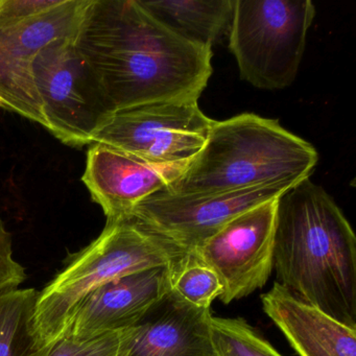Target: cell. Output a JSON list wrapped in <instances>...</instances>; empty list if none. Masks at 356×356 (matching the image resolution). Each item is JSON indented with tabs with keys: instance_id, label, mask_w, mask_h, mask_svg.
<instances>
[{
	"instance_id": "13",
	"label": "cell",
	"mask_w": 356,
	"mask_h": 356,
	"mask_svg": "<svg viewBox=\"0 0 356 356\" xmlns=\"http://www.w3.org/2000/svg\"><path fill=\"white\" fill-rule=\"evenodd\" d=\"M210 308L201 309L172 291L134 327L126 356H218Z\"/></svg>"
},
{
	"instance_id": "20",
	"label": "cell",
	"mask_w": 356,
	"mask_h": 356,
	"mask_svg": "<svg viewBox=\"0 0 356 356\" xmlns=\"http://www.w3.org/2000/svg\"><path fill=\"white\" fill-rule=\"evenodd\" d=\"M26 279V268L13 258L12 235L0 216V296L18 289Z\"/></svg>"
},
{
	"instance_id": "5",
	"label": "cell",
	"mask_w": 356,
	"mask_h": 356,
	"mask_svg": "<svg viewBox=\"0 0 356 356\" xmlns=\"http://www.w3.org/2000/svg\"><path fill=\"white\" fill-rule=\"evenodd\" d=\"M314 17L310 0H235L229 49L241 80L262 90L291 86Z\"/></svg>"
},
{
	"instance_id": "16",
	"label": "cell",
	"mask_w": 356,
	"mask_h": 356,
	"mask_svg": "<svg viewBox=\"0 0 356 356\" xmlns=\"http://www.w3.org/2000/svg\"><path fill=\"white\" fill-rule=\"evenodd\" d=\"M39 291L15 289L0 296V356H47L35 328V308Z\"/></svg>"
},
{
	"instance_id": "18",
	"label": "cell",
	"mask_w": 356,
	"mask_h": 356,
	"mask_svg": "<svg viewBox=\"0 0 356 356\" xmlns=\"http://www.w3.org/2000/svg\"><path fill=\"white\" fill-rule=\"evenodd\" d=\"M210 328L218 356H282L245 318L211 316Z\"/></svg>"
},
{
	"instance_id": "9",
	"label": "cell",
	"mask_w": 356,
	"mask_h": 356,
	"mask_svg": "<svg viewBox=\"0 0 356 356\" xmlns=\"http://www.w3.org/2000/svg\"><path fill=\"white\" fill-rule=\"evenodd\" d=\"M276 200L235 216L193 250L220 277L226 305L262 289L272 274Z\"/></svg>"
},
{
	"instance_id": "10",
	"label": "cell",
	"mask_w": 356,
	"mask_h": 356,
	"mask_svg": "<svg viewBox=\"0 0 356 356\" xmlns=\"http://www.w3.org/2000/svg\"><path fill=\"white\" fill-rule=\"evenodd\" d=\"M295 184L216 195H177L166 188L138 204L131 216L184 252L197 249L238 214L277 199Z\"/></svg>"
},
{
	"instance_id": "11",
	"label": "cell",
	"mask_w": 356,
	"mask_h": 356,
	"mask_svg": "<svg viewBox=\"0 0 356 356\" xmlns=\"http://www.w3.org/2000/svg\"><path fill=\"white\" fill-rule=\"evenodd\" d=\"M191 162V161H189ZM189 162L153 164L105 143H93L82 181L107 220L131 216L143 200L168 187Z\"/></svg>"
},
{
	"instance_id": "2",
	"label": "cell",
	"mask_w": 356,
	"mask_h": 356,
	"mask_svg": "<svg viewBox=\"0 0 356 356\" xmlns=\"http://www.w3.org/2000/svg\"><path fill=\"white\" fill-rule=\"evenodd\" d=\"M276 282L356 328V237L334 200L309 178L276 200Z\"/></svg>"
},
{
	"instance_id": "4",
	"label": "cell",
	"mask_w": 356,
	"mask_h": 356,
	"mask_svg": "<svg viewBox=\"0 0 356 356\" xmlns=\"http://www.w3.org/2000/svg\"><path fill=\"white\" fill-rule=\"evenodd\" d=\"M184 251L134 216L107 220L95 241L70 257L65 268L39 291L35 328L44 346L65 337L85 298L116 278L168 266Z\"/></svg>"
},
{
	"instance_id": "17",
	"label": "cell",
	"mask_w": 356,
	"mask_h": 356,
	"mask_svg": "<svg viewBox=\"0 0 356 356\" xmlns=\"http://www.w3.org/2000/svg\"><path fill=\"white\" fill-rule=\"evenodd\" d=\"M166 268L170 291L195 307L208 309L224 293L220 277L193 251L181 254Z\"/></svg>"
},
{
	"instance_id": "8",
	"label": "cell",
	"mask_w": 356,
	"mask_h": 356,
	"mask_svg": "<svg viewBox=\"0 0 356 356\" xmlns=\"http://www.w3.org/2000/svg\"><path fill=\"white\" fill-rule=\"evenodd\" d=\"M91 0H64L57 9L22 24H0V108L45 128L33 65L47 45L76 39Z\"/></svg>"
},
{
	"instance_id": "15",
	"label": "cell",
	"mask_w": 356,
	"mask_h": 356,
	"mask_svg": "<svg viewBox=\"0 0 356 356\" xmlns=\"http://www.w3.org/2000/svg\"><path fill=\"white\" fill-rule=\"evenodd\" d=\"M154 19L179 38L212 49L229 37L235 0H138Z\"/></svg>"
},
{
	"instance_id": "1",
	"label": "cell",
	"mask_w": 356,
	"mask_h": 356,
	"mask_svg": "<svg viewBox=\"0 0 356 356\" xmlns=\"http://www.w3.org/2000/svg\"><path fill=\"white\" fill-rule=\"evenodd\" d=\"M74 44L116 113L154 102L199 99L212 74V49L179 38L138 0H91Z\"/></svg>"
},
{
	"instance_id": "6",
	"label": "cell",
	"mask_w": 356,
	"mask_h": 356,
	"mask_svg": "<svg viewBox=\"0 0 356 356\" xmlns=\"http://www.w3.org/2000/svg\"><path fill=\"white\" fill-rule=\"evenodd\" d=\"M74 40L44 47L35 59L33 76L45 129L64 145L83 147L95 143L116 111Z\"/></svg>"
},
{
	"instance_id": "19",
	"label": "cell",
	"mask_w": 356,
	"mask_h": 356,
	"mask_svg": "<svg viewBox=\"0 0 356 356\" xmlns=\"http://www.w3.org/2000/svg\"><path fill=\"white\" fill-rule=\"evenodd\" d=\"M134 327L89 339L65 335L56 341L47 356H126Z\"/></svg>"
},
{
	"instance_id": "14",
	"label": "cell",
	"mask_w": 356,
	"mask_h": 356,
	"mask_svg": "<svg viewBox=\"0 0 356 356\" xmlns=\"http://www.w3.org/2000/svg\"><path fill=\"white\" fill-rule=\"evenodd\" d=\"M264 314L299 356H356V328L309 305L275 281L261 295Z\"/></svg>"
},
{
	"instance_id": "7",
	"label": "cell",
	"mask_w": 356,
	"mask_h": 356,
	"mask_svg": "<svg viewBox=\"0 0 356 356\" xmlns=\"http://www.w3.org/2000/svg\"><path fill=\"white\" fill-rule=\"evenodd\" d=\"M199 99L154 102L118 112L95 143L153 164L189 162L203 149L214 120L200 109Z\"/></svg>"
},
{
	"instance_id": "12",
	"label": "cell",
	"mask_w": 356,
	"mask_h": 356,
	"mask_svg": "<svg viewBox=\"0 0 356 356\" xmlns=\"http://www.w3.org/2000/svg\"><path fill=\"white\" fill-rule=\"evenodd\" d=\"M168 291L166 266L114 279L85 298L66 335L89 339L132 328Z\"/></svg>"
},
{
	"instance_id": "21",
	"label": "cell",
	"mask_w": 356,
	"mask_h": 356,
	"mask_svg": "<svg viewBox=\"0 0 356 356\" xmlns=\"http://www.w3.org/2000/svg\"><path fill=\"white\" fill-rule=\"evenodd\" d=\"M64 3V0H0V24H22L36 19Z\"/></svg>"
},
{
	"instance_id": "3",
	"label": "cell",
	"mask_w": 356,
	"mask_h": 356,
	"mask_svg": "<svg viewBox=\"0 0 356 356\" xmlns=\"http://www.w3.org/2000/svg\"><path fill=\"white\" fill-rule=\"evenodd\" d=\"M316 149L278 120L243 113L212 124L203 149L168 191L207 195L309 178Z\"/></svg>"
}]
</instances>
